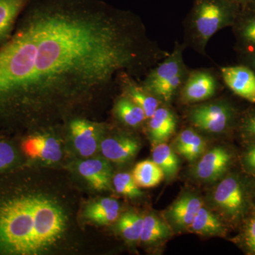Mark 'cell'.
I'll use <instances>...</instances> for the list:
<instances>
[{"instance_id": "obj_19", "label": "cell", "mask_w": 255, "mask_h": 255, "mask_svg": "<svg viewBox=\"0 0 255 255\" xmlns=\"http://www.w3.org/2000/svg\"><path fill=\"white\" fill-rule=\"evenodd\" d=\"M132 176L139 187L150 188L158 185L164 179V174L153 161L147 159L135 165Z\"/></svg>"}, {"instance_id": "obj_14", "label": "cell", "mask_w": 255, "mask_h": 255, "mask_svg": "<svg viewBox=\"0 0 255 255\" xmlns=\"http://www.w3.org/2000/svg\"><path fill=\"white\" fill-rule=\"evenodd\" d=\"M149 122V135L152 143L165 142L175 131L177 121L173 112L166 107H158Z\"/></svg>"}, {"instance_id": "obj_18", "label": "cell", "mask_w": 255, "mask_h": 255, "mask_svg": "<svg viewBox=\"0 0 255 255\" xmlns=\"http://www.w3.org/2000/svg\"><path fill=\"white\" fill-rule=\"evenodd\" d=\"M177 151L187 160H195L206 149L204 138L193 129L187 128L179 134L176 140Z\"/></svg>"}, {"instance_id": "obj_23", "label": "cell", "mask_w": 255, "mask_h": 255, "mask_svg": "<svg viewBox=\"0 0 255 255\" xmlns=\"http://www.w3.org/2000/svg\"><path fill=\"white\" fill-rule=\"evenodd\" d=\"M171 235L170 229L166 223L154 214L144 217L143 227L140 241L145 243H153L162 241Z\"/></svg>"}, {"instance_id": "obj_22", "label": "cell", "mask_w": 255, "mask_h": 255, "mask_svg": "<svg viewBox=\"0 0 255 255\" xmlns=\"http://www.w3.org/2000/svg\"><path fill=\"white\" fill-rule=\"evenodd\" d=\"M152 156V161L162 169L166 177L171 178L177 174L179 159L167 143L162 142L155 145Z\"/></svg>"}, {"instance_id": "obj_31", "label": "cell", "mask_w": 255, "mask_h": 255, "mask_svg": "<svg viewBox=\"0 0 255 255\" xmlns=\"http://www.w3.org/2000/svg\"><path fill=\"white\" fill-rule=\"evenodd\" d=\"M241 55L244 65L251 68L255 73V50L241 51Z\"/></svg>"}, {"instance_id": "obj_21", "label": "cell", "mask_w": 255, "mask_h": 255, "mask_svg": "<svg viewBox=\"0 0 255 255\" xmlns=\"http://www.w3.org/2000/svg\"><path fill=\"white\" fill-rule=\"evenodd\" d=\"M115 112L118 118L128 127H138L147 119L144 111L127 96L117 101Z\"/></svg>"}, {"instance_id": "obj_27", "label": "cell", "mask_w": 255, "mask_h": 255, "mask_svg": "<svg viewBox=\"0 0 255 255\" xmlns=\"http://www.w3.org/2000/svg\"><path fill=\"white\" fill-rule=\"evenodd\" d=\"M113 184L115 190L119 194L129 198H137L142 195L136 182L131 174L122 172L117 174L114 177Z\"/></svg>"}, {"instance_id": "obj_26", "label": "cell", "mask_w": 255, "mask_h": 255, "mask_svg": "<svg viewBox=\"0 0 255 255\" xmlns=\"http://www.w3.org/2000/svg\"><path fill=\"white\" fill-rule=\"evenodd\" d=\"M19 152L14 142L0 135V174L12 170L19 162Z\"/></svg>"}, {"instance_id": "obj_25", "label": "cell", "mask_w": 255, "mask_h": 255, "mask_svg": "<svg viewBox=\"0 0 255 255\" xmlns=\"http://www.w3.org/2000/svg\"><path fill=\"white\" fill-rule=\"evenodd\" d=\"M144 218L132 212H128L120 218L119 230L121 234L129 242H137L140 239L143 227Z\"/></svg>"}, {"instance_id": "obj_5", "label": "cell", "mask_w": 255, "mask_h": 255, "mask_svg": "<svg viewBox=\"0 0 255 255\" xmlns=\"http://www.w3.org/2000/svg\"><path fill=\"white\" fill-rule=\"evenodd\" d=\"M184 46L176 43L172 53L162 63L152 69L144 82L143 87L152 95L165 84L173 80L179 74L188 71L183 59Z\"/></svg>"}, {"instance_id": "obj_17", "label": "cell", "mask_w": 255, "mask_h": 255, "mask_svg": "<svg viewBox=\"0 0 255 255\" xmlns=\"http://www.w3.org/2000/svg\"><path fill=\"white\" fill-rule=\"evenodd\" d=\"M119 213L120 204L118 201L111 198H105L87 206L84 216L92 222L105 226L117 221Z\"/></svg>"}, {"instance_id": "obj_1", "label": "cell", "mask_w": 255, "mask_h": 255, "mask_svg": "<svg viewBox=\"0 0 255 255\" xmlns=\"http://www.w3.org/2000/svg\"><path fill=\"white\" fill-rule=\"evenodd\" d=\"M159 59L141 23L100 0H32L0 46V132L38 98L90 92Z\"/></svg>"}, {"instance_id": "obj_11", "label": "cell", "mask_w": 255, "mask_h": 255, "mask_svg": "<svg viewBox=\"0 0 255 255\" xmlns=\"http://www.w3.org/2000/svg\"><path fill=\"white\" fill-rule=\"evenodd\" d=\"M78 171L96 190L107 191L111 189L112 167L106 159H87L79 164Z\"/></svg>"}, {"instance_id": "obj_12", "label": "cell", "mask_w": 255, "mask_h": 255, "mask_svg": "<svg viewBox=\"0 0 255 255\" xmlns=\"http://www.w3.org/2000/svg\"><path fill=\"white\" fill-rule=\"evenodd\" d=\"M100 148L106 158L112 162L122 163L135 156L140 149V144L132 137H112L102 140Z\"/></svg>"}, {"instance_id": "obj_7", "label": "cell", "mask_w": 255, "mask_h": 255, "mask_svg": "<svg viewBox=\"0 0 255 255\" xmlns=\"http://www.w3.org/2000/svg\"><path fill=\"white\" fill-rule=\"evenodd\" d=\"M221 76L226 86L236 95L255 104V73L246 65L224 67Z\"/></svg>"}, {"instance_id": "obj_29", "label": "cell", "mask_w": 255, "mask_h": 255, "mask_svg": "<svg viewBox=\"0 0 255 255\" xmlns=\"http://www.w3.org/2000/svg\"><path fill=\"white\" fill-rule=\"evenodd\" d=\"M240 128L243 136L255 142V109L243 117Z\"/></svg>"}, {"instance_id": "obj_28", "label": "cell", "mask_w": 255, "mask_h": 255, "mask_svg": "<svg viewBox=\"0 0 255 255\" xmlns=\"http://www.w3.org/2000/svg\"><path fill=\"white\" fill-rule=\"evenodd\" d=\"M243 240L247 249L255 254V212L247 221L243 231Z\"/></svg>"}, {"instance_id": "obj_24", "label": "cell", "mask_w": 255, "mask_h": 255, "mask_svg": "<svg viewBox=\"0 0 255 255\" xmlns=\"http://www.w3.org/2000/svg\"><path fill=\"white\" fill-rule=\"evenodd\" d=\"M233 26L241 51L255 50V13L237 18Z\"/></svg>"}, {"instance_id": "obj_15", "label": "cell", "mask_w": 255, "mask_h": 255, "mask_svg": "<svg viewBox=\"0 0 255 255\" xmlns=\"http://www.w3.org/2000/svg\"><path fill=\"white\" fill-rule=\"evenodd\" d=\"M203 206L200 199L193 195L182 196L171 206L169 215L174 226L179 228L190 226L199 209Z\"/></svg>"}, {"instance_id": "obj_30", "label": "cell", "mask_w": 255, "mask_h": 255, "mask_svg": "<svg viewBox=\"0 0 255 255\" xmlns=\"http://www.w3.org/2000/svg\"><path fill=\"white\" fill-rule=\"evenodd\" d=\"M244 162L248 169L255 172V142L247 150L244 155Z\"/></svg>"}, {"instance_id": "obj_20", "label": "cell", "mask_w": 255, "mask_h": 255, "mask_svg": "<svg viewBox=\"0 0 255 255\" xmlns=\"http://www.w3.org/2000/svg\"><path fill=\"white\" fill-rule=\"evenodd\" d=\"M188 228L191 232L204 236H217L222 235L224 232L222 223L204 206L199 209L192 223Z\"/></svg>"}, {"instance_id": "obj_16", "label": "cell", "mask_w": 255, "mask_h": 255, "mask_svg": "<svg viewBox=\"0 0 255 255\" xmlns=\"http://www.w3.org/2000/svg\"><path fill=\"white\" fill-rule=\"evenodd\" d=\"M120 81L123 83L127 97L144 111L147 119H150L159 107L158 99L147 91L145 87L138 86L128 74L121 75Z\"/></svg>"}, {"instance_id": "obj_10", "label": "cell", "mask_w": 255, "mask_h": 255, "mask_svg": "<svg viewBox=\"0 0 255 255\" xmlns=\"http://www.w3.org/2000/svg\"><path fill=\"white\" fill-rule=\"evenodd\" d=\"M70 133L75 148L83 157L93 155L98 149L100 128L85 120L75 119L70 123Z\"/></svg>"}, {"instance_id": "obj_8", "label": "cell", "mask_w": 255, "mask_h": 255, "mask_svg": "<svg viewBox=\"0 0 255 255\" xmlns=\"http://www.w3.org/2000/svg\"><path fill=\"white\" fill-rule=\"evenodd\" d=\"M19 150L25 157L40 159L48 162L59 161L61 147L55 137L46 135H33L23 137L19 142Z\"/></svg>"}, {"instance_id": "obj_3", "label": "cell", "mask_w": 255, "mask_h": 255, "mask_svg": "<svg viewBox=\"0 0 255 255\" xmlns=\"http://www.w3.org/2000/svg\"><path fill=\"white\" fill-rule=\"evenodd\" d=\"M189 120L194 127L210 133H221L234 123L236 111L224 101L196 106L189 111Z\"/></svg>"}, {"instance_id": "obj_6", "label": "cell", "mask_w": 255, "mask_h": 255, "mask_svg": "<svg viewBox=\"0 0 255 255\" xmlns=\"http://www.w3.org/2000/svg\"><path fill=\"white\" fill-rule=\"evenodd\" d=\"M218 87L219 82L209 70H194L181 87V100L185 104L204 102L214 97Z\"/></svg>"}, {"instance_id": "obj_9", "label": "cell", "mask_w": 255, "mask_h": 255, "mask_svg": "<svg viewBox=\"0 0 255 255\" xmlns=\"http://www.w3.org/2000/svg\"><path fill=\"white\" fill-rule=\"evenodd\" d=\"M231 161V154L226 149L214 147L203 155L196 164L194 173L201 180H216L227 170Z\"/></svg>"}, {"instance_id": "obj_13", "label": "cell", "mask_w": 255, "mask_h": 255, "mask_svg": "<svg viewBox=\"0 0 255 255\" xmlns=\"http://www.w3.org/2000/svg\"><path fill=\"white\" fill-rule=\"evenodd\" d=\"M32 0H0V46L13 34L18 18Z\"/></svg>"}, {"instance_id": "obj_2", "label": "cell", "mask_w": 255, "mask_h": 255, "mask_svg": "<svg viewBox=\"0 0 255 255\" xmlns=\"http://www.w3.org/2000/svg\"><path fill=\"white\" fill-rule=\"evenodd\" d=\"M236 11L224 0H198L186 23L187 41L199 53H205L206 45L220 30L233 26Z\"/></svg>"}, {"instance_id": "obj_4", "label": "cell", "mask_w": 255, "mask_h": 255, "mask_svg": "<svg viewBox=\"0 0 255 255\" xmlns=\"http://www.w3.org/2000/svg\"><path fill=\"white\" fill-rule=\"evenodd\" d=\"M216 205L233 219L240 217L248 204L246 189L243 183L235 176L225 178L214 193Z\"/></svg>"}]
</instances>
